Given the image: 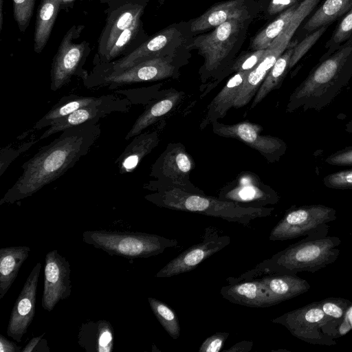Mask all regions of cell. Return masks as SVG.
<instances>
[{
    "instance_id": "cell-19",
    "label": "cell",
    "mask_w": 352,
    "mask_h": 352,
    "mask_svg": "<svg viewBox=\"0 0 352 352\" xmlns=\"http://www.w3.org/2000/svg\"><path fill=\"white\" fill-rule=\"evenodd\" d=\"M260 12L257 0H227L212 5L202 14L190 21L191 30L196 36L210 31L225 22L235 19H254Z\"/></svg>"
},
{
    "instance_id": "cell-3",
    "label": "cell",
    "mask_w": 352,
    "mask_h": 352,
    "mask_svg": "<svg viewBox=\"0 0 352 352\" xmlns=\"http://www.w3.org/2000/svg\"><path fill=\"white\" fill-rule=\"evenodd\" d=\"M253 18L235 19L194 36L192 48L204 58L199 69L203 98L222 80L245 41Z\"/></svg>"
},
{
    "instance_id": "cell-46",
    "label": "cell",
    "mask_w": 352,
    "mask_h": 352,
    "mask_svg": "<svg viewBox=\"0 0 352 352\" xmlns=\"http://www.w3.org/2000/svg\"><path fill=\"white\" fill-rule=\"evenodd\" d=\"M21 347L0 334V352H22Z\"/></svg>"
},
{
    "instance_id": "cell-29",
    "label": "cell",
    "mask_w": 352,
    "mask_h": 352,
    "mask_svg": "<svg viewBox=\"0 0 352 352\" xmlns=\"http://www.w3.org/2000/svg\"><path fill=\"white\" fill-rule=\"evenodd\" d=\"M98 97L71 94L64 96L41 119H39L25 136L30 132L50 127L57 121L70 115L76 110L97 100Z\"/></svg>"
},
{
    "instance_id": "cell-32",
    "label": "cell",
    "mask_w": 352,
    "mask_h": 352,
    "mask_svg": "<svg viewBox=\"0 0 352 352\" xmlns=\"http://www.w3.org/2000/svg\"><path fill=\"white\" fill-rule=\"evenodd\" d=\"M296 44V41H291L285 51L277 59L254 97L251 108H254L271 91L280 87L289 69V61Z\"/></svg>"
},
{
    "instance_id": "cell-42",
    "label": "cell",
    "mask_w": 352,
    "mask_h": 352,
    "mask_svg": "<svg viewBox=\"0 0 352 352\" xmlns=\"http://www.w3.org/2000/svg\"><path fill=\"white\" fill-rule=\"evenodd\" d=\"M229 333L226 332H217L206 338L199 349V352H219Z\"/></svg>"
},
{
    "instance_id": "cell-50",
    "label": "cell",
    "mask_w": 352,
    "mask_h": 352,
    "mask_svg": "<svg viewBox=\"0 0 352 352\" xmlns=\"http://www.w3.org/2000/svg\"><path fill=\"white\" fill-rule=\"evenodd\" d=\"M345 131L347 133H352V119L346 124Z\"/></svg>"
},
{
    "instance_id": "cell-51",
    "label": "cell",
    "mask_w": 352,
    "mask_h": 352,
    "mask_svg": "<svg viewBox=\"0 0 352 352\" xmlns=\"http://www.w3.org/2000/svg\"><path fill=\"white\" fill-rule=\"evenodd\" d=\"M166 0H157L159 6H162L164 5Z\"/></svg>"
},
{
    "instance_id": "cell-34",
    "label": "cell",
    "mask_w": 352,
    "mask_h": 352,
    "mask_svg": "<svg viewBox=\"0 0 352 352\" xmlns=\"http://www.w3.org/2000/svg\"><path fill=\"white\" fill-rule=\"evenodd\" d=\"M151 309L166 333L173 339L180 336V325L175 311L164 302L153 297H148Z\"/></svg>"
},
{
    "instance_id": "cell-47",
    "label": "cell",
    "mask_w": 352,
    "mask_h": 352,
    "mask_svg": "<svg viewBox=\"0 0 352 352\" xmlns=\"http://www.w3.org/2000/svg\"><path fill=\"white\" fill-rule=\"evenodd\" d=\"M253 345L252 341L243 340L237 342L228 349L223 350V351L229 352H249Z\"/></svg>"
},
{
    "instance_id": "cell-40",
    "label": "cell",
    "mask_w": 352,
    "mask_h": 352,
    "mask_svg": "<svg viewBox=\"0 0 352 352\" xmlns=\"http://www.w3.org/2000/svg\"><path fill=\"white\" fill-rule=\"evenodd\" d=\"M302 0H261L260 12L266 19L276 17L289 8L298 4Z\"/></svg>"
},
{
    "instance_id": "cell-22",
    "label": "cell",
    "mask_w": 352,
    "mask_h": 352,
    "mask_svg": "<svg viewBox=\"0 0 352 352\" xmlns=\"http://www.w3.org/2000/svg\"><path fill=\"white\" fill-rule=\"evenodd\" d=\"M223 298L232 303L253 308H265L277 305L258 278L228 283L221 288Z\"/></svg>"
},
{
    "instance_id": "cell-37",
    "label": "cell",
    "mask_w": 352,
    "mask_h": 352,
    "mask_svg": "<svg viewBox=\"0 0 352 352\" xmlns=\"http://www.w3.org/2000/svg\"><path fill=\"white\" fill-rule=\"evenodd\" d=\"M329 25L320 27L306 34L303 39L296 43L289 61V69H292L305 54L314 45L317 41L327 30Z\"/></svg>"
},
{
    "instance_id": "cell-5",
    "label": "cell",
    "mask_w": 352,
    "mask_h": 352,
    "mask_svg": "<svg viewBox=\"0 0 352 352\" xmlns=\"http://www.w3.org/2000/svg\"><path fill=\"white\" fill-rule=\"evenodd\" d=\"M194 36L190 21L172 23L149 36L131 53L108 63L95 65L87 76L118 72L154 58H168L187 65L193 50Z\"/></svg>"
},
{
    "instance_id": "cell-33",
    "label": "cell",
    "mask_w": 352,
    "mask_h": 352,
    "mask_svg": "<svg viewBox=\"0 0 352 352\" xmlns=\"http://www.w3.org/2000/svg\"><path fill=\"white\" fill-rule=\"evenodd\" d=\"M298 4L276 16L270 23L258 32L251 40L249 49L250 50L267 49L285 30Z\"/></svg>"
},
{
    "instance_id": "cell-30",
    "label": "cell",
    "mask_w": 352,
    "mask_h": 352,
    "mask_svg": "<svg viewBox=\"0 0 352 352\" xmlns=\"http://www.w3.org/2000/svg\"><path fill=\"white\" fill-rule=\"evenodd\" d=\"M62 8L61 0H41L37 10L34 35V50L40 54L44 50Z\"/></svg>"
},
{
    "instance_id": "cell-12",
    "label": "cell",
    "mask_w": 352,
    "mask_h": 352,
    "mask_svg": "<svg viewBox=\"0 0 352 352\" xmlns=\"http://www.w3.org/2000/svg\"><path fill=\"white\" fill-rule=\"evenodd\" d=\"M107 3L106 23L98 41L94 65L102 63L120 35L142 18L149 0H98Z\"/></svg>"
},
{
    "instance_id": "cell-41",
    "label": "cell",
    "mask_w": 352,
    "mask_h": 352,
    "mask_svg": "<svg viewBox=\"0 0 352 352\" xmlns=\"http://www.w3.org/2000/svg\"><path fill=\"white\" fill-rule=\"evenodd\" d=\"M324 185L336 190L352 189V169L330 173L323 178Z\"/></svg>"
},
{
    "instance_id": "cell-44",
    "label": "cell",
    "mask_w": 352,
    "mask_h": 352,
    "mask_svg": "<svg viewBox=\"0 0 352 352\" xmlns=\"http://www.w3.org/2000/svg\"><path fill=\"white\" fill-rule=\"evenodd\" d=\"M45 333L41 336L32 338L28 344L22 349V352L50 351L47 340L43 338Z\"/></svg>"
},
{
    "instance_id": "cell-15",
    "label": "cell",
    "mask_w": 352,
    "mask_h": 352,
    "mask_svg": "<svg viewBox=\"0 0 352 352\" xmlns=\"http://www.w3.org/2000/svg\"><path fill=\"white\" fill-rule=\"evenodd\" d=\"M230 243V236L221 235L217 228L208 227L199 243L189 247L170 260L155 276L169 278L192 271L202 261L226 248Z\"/></svg>"
},
{
    "instance_id": "cell-45",
    "label": "cell",
    "mask_w": 352,
    "mask_h": 352,
    "mask_svg": "<svg viewBox=\"0 0 352 352\" xmlns=\"http://www.w3.org/2000/svg\"><path fill=\"white\" fill-rule=\"evenodd\" d=\"M351 330H352V304L346 310L342 322L338 327V337L344 336Z\"/></svg>"
},
{
    "instance_id": "cell-43",
    "label": "cell",
    "mask_w": 352,
    "mask_h": 352,
    "mask_svg": "<svg viewBox=\"0 0 352 352\" xmlns=\"http://www.w3.org/2000/svg\"><path fill=\"white\" fill-rule=\"evenodd\" d=\"M324 162L332 166H352V146L333 153L324 160Z\"/></svg>"
},
{
    "instance_id": "cell-18",
    "label": "cell",
    "mask_w": 352,
    "mask_h": 352,
    "mask_svg": "<svg viewBox=\"0 0 352 352\" xmlns=\"http://www.w3.org/2000/svg\"><path fill=\"white\" fill-rule=\"evenodd\" d=\"M45 262L41 306L50 312L60 300L68 298L72 294L71 269L67 258L60 254L57 250L47 252Z\"/></svg>"
},
{
    "instance_id": "cell-49",
    "label": "cell",
    "mask_w": 352,
    "mask_h": 352,
    "mask_svg": "<svg viewBox=\"0 0 352 352\" xmlns=\"http://www.w3.org/2000/svg\"><path fill=\"white\" fill-rule=\"evenodd\" d=\"M3 1L4 0H0V32L2 30L3 28Z\"/></svg>"
},
{
    "instance_id": "cell-11",
    "label": "cell",
    "mask_w": 352,
    "mask_h": 352,
    "mask_svg": "<svg viewBox=\"0 0 352 352\" xmlns=\"http://www.w3.org/2000/svg\"><path fill=\"white\" fill-rule=\"evenodd\" d=\"M85 26L73 25L64 35L54 55L50 72V89L56 91L67 85L72 77L84 79L88 72L83 69L91 52L85 40L77 42Z\"/></svg>"
},
{
    "instance_id": "cell-26",
    "label": "cell",
    "mask_w": 352,
    "mask_h": 352,
    "mask_svg": "<svg viewBox=\"0 0 352 352\" xmlns=\"http://www.w3.org/2000/svg\"><path fill=\"white\" fill-rule=\"evenodd\" d=\"M77 342L87 352H111L114 346L113 328L106 320L87 321L79 328Z\"/></svg>"
},
{
    "instance_id": "cell-1",
    "label": "cell",
    "mask_w": 352,
    "mask_h": 352,
    "mask_svg": "<svg viewBox=\"0 0 352 352\" xmlns=\"http://www.w3.org/2000/svg\"><path fill=\"white\" fill-rule=\"evenodd\" d=\"M100 133V124L93 122L62 131L21 166V176L1 199L0 205L30 197L58 179L89 152Z\"/></svg>"
},
{
    "instance_id": "cell-28",
    "label": "cell",
    "mask_w": 352,
    "mask_h": 352,
    "mask_svg": "<svg viewBox=\"0 0 352 352\" xmlns=\"http://www.w3.org/2000/svg\"><path fill=\"white\" fill-rule=\"evenodd\" d=\"M30 251V248L25 245L0 249V300L4 297L14 282Z\"/></svg>"
},
{
    "instance_id": "cell-38",
    "label": "cell",
    "mask_w": 352,
    "mask_h": 352,
    "mask_svg": "<svg viewBox=\"0 0 352 352\" xmlns=\"http://www.w3.org/2000/svg\"><path fill=\"white\" fill-rule=\"evenodd\" d=\"M35 1L36 0H13L14 18L22 33L29 26Z\"/></svg>"
},
{
    "instance_id": "cell-13",
    "label": "cell",
    "mask_w": 352,
    "mask_h": 352,
    "mask_svg": "<svg viewBox=\"0 0 352 352\" xmlns=\"http://www.w3.org/2000/svg\"><path fill=\"white\" fill-rule=\"evenodd\" d=\"M336 219V210L322 204L291 208L272 230L269 239L285 241L305 236Z\"/></svg>"
},
{
    "instance_id": "cell-21",
    "label": "cell",
    "mask_w": 352,
    "mask_h": 352,
    "mask_svg": "<svg viewBox=\"0 0 352 352\" xmlns=\"http://www.w3.org/2000/svg\"><path fill=\"white\" fill-rule=\"evenodd\" d=\"M292 37L283 30L271 43L263 60L248 75L235 99L233 107L236 109L243 107L254 98L268 72L279 56L285 51Z\"/></svg>"
},
{
    "instance_id": "cell-2",
    "label": "cell",
    "mask_w": 352,
    "mask_h": 352,
    "mask_svg": "<svg viewBox=\"0 0 352 352\" xmlns=\"http://www.w3.org/2000/svg\"><path fill=\"white\" fill-rule=\"evenodd\" d=\"M351 78L352 36L333 53L320 58L290 95L286 111H320L332 102Z\"/></svg>"
},
{
    "instance_id": "cell-6",
    "label": "cell",
    "mask_w": 352,
    "mask_h": 352,
    "mask_svg": "<svg viewBox=\"0 0 352 352\" xmlns=\"http://www.w3.org/2000/svg\"><path fill=\"white\" fill-rule=\"evenodd\" d=\"M144 198L160 208L199 213L243 226H249L256 219L270 216L274 210L243 206L204 193L189 192L176 188H162Z\"/></svg>"
},
{
    "instance_id": "cell-24",
    "label": "cell",
    "mask_w": 352,
    "mask_h": 352,
    "mask_svg": "<svg viewBox=\"0 0 352 352\" xmlns=\"http://www.w3.org/2000/svg\"><path fill=\"white\" fill-rule=\"evenodd\" d=\"M165 124V121L162 120L155 130L141 133L134 137L115 161L120 174L132 173L143 158L158 145Z\"/></svg>"
},
{
    "instance_id": "cell-16",
    "label": "cell",
    "mask_w": 352,
    "mask_h": 352,
    "mask_svg": "<svg viewBox=\"0 0 352 352\" xmlns=\"http://www.w3.org/2000/svg\"><path fill=\"white\" fill-rule=\"evenodd\" d=\"M132 105V102L126 97L121 98L115 95L99 96L95 102L76 110L50 126L38 137V140L76 126L91 122L98 123L101 118L113 113L128 112Z\"/></svg>"
},
{
    "instance_id": "cell-39",
    "label": "cell",
    "mask_w": 352,
    "mask_h": 352,
    "mask_svg": "<svg viewBox=\"0 0 352 352\" xmlns=\"http://www.w3.org/2000/svg\"><path fill=\"white\" fill-rule=\"evenodd\" d=\"M39 142L38 138H32L30 141L18 146L16 148L6 146L0 151V176L7 170L10 164L23 152L28 150Z\"/></svg>"
},
{
    "instance_id": "cell-36",
    "label": "cell",
    "mask_w": 352,
    "mask_h": 352,
    "mask_svg": "<svg viewBox=\"0 0 352 352\" xmlns=\"http://www.w3.org/2000/svg\"><path fill=\"white\" fill-rule=\"evenodd\" d=\"M267 49L244 52L234 59L223 75L222 80L232 73L252 70L264 58Z\"/></svg>"
},
{
    "instance_id": "cell-10",
    "label": "cell",
    "mask_w": 352,
    "mask_h": 352,
    "mask_svg": "<svg viewBox=\"0 0 352 352\" xmlns=\"http://www.w3.org/2000/svg\"><path fill=\"white\" fill-rule=\"evenodd\" d=\"M186 65L168 58H154L142 61L124 70L96 77L82 79L84 85L89 89L108 87L113 89L131 84L178 78L180 69Z\"/></svg>"
},
{
    "instance_id": "cell-35",
    "label": "cell",
    "mask_w": 352,
    "mask_h": 352,
    "mask_svg": "<svg viewBox=\"0 0 352 352\" xmlns=\"http://www.w3.org/2000/svg\"><path fill=\"white\" fill-rule=\"evenodd\" d=\"M352 36V8L340 19L325 45L326 52L321 58L329 56Z\"/></svg>"
},
{
    "instance_id": "cell-9",
    "label": "cell",
    "mask_w": 352,
    "mask_h": 352,
    "mask_svg": "<svg viewBox=\"0 0 352 352\" xmlns=\"http://www.w3.org/2000/svg\"><path fill=\"white\" fill-rule=\"evenodd\" d=\"M272 322L285 327L295 337L311 344L333 345L338 337L341 321L322 310L320 302H311L273 319Z\"/></svg>"
},
{
    "instance_id": "cell-31",
    "label": "cell",
    "mask_w": 352,
    "mask_h": 352,
    "mask_svg": "<svg viewBox=\"0 0 352 352\" xmlns=\"http://www.w3.org/2000/svg\"><path fill=\"white\" fill-rule=\"evenodd\" d=\"M352 8V0H324L303 25L306 34L340 19Z\"/></svg>"
},
{
    "instance_id": "cell-14",
    "label": "cell",
    "mask_w": 352,
    "mask_h": 352,
    "mask_svg": "<svg viewBox=\"0 0 352 352\" xmlns=\"http://www.w3.org/2000/svg\"><path fill=\"white\" fill-rule=\"evenodd\" d=\"M211 126L212 132L217 135L245 143L261 154L269 163L278 162L287 148L282 139L262 134L263 127L256 123L244 121L229 124L217 120Z\"/></svg>"
},
{
    "instance_id": "cell-17",
    "label": "cell",
    "mask_w": 352,
    "mask_h": 352,
    "mask_svg": "<svg viewBox=\"0 0 352 352\" xmlns=\"http://www.w3.org/2000/svg\"><path fill=\"white\" fill-rule=\"evenodd\" d=\"M218 198L243 206L265 207L279 201L278 193L251 172H243L221 189Z\"/></svg>"
},
{
    "instance_id": "cell-25",
    "label": "cell",
    "mask_w": 352,
    "mask_h": 352,
    "mask_svg": "<svg viewBox=\"0 0 352 352\" xmlns=\"http://www.w3.org/2000/svg\"><path fill=\"white\" fill-rule=\"evenodd\" d=\"M250 71L239 72L234 74L218 94L207 106V110L199 127L204 129L214 121L223 118L228 111L234 107L236 98Z\"/></svg>"
},
{
    "instance_id": "cell-20",
    "label": "cell",
    "mask_w": 352,
    "mask_h": 352,
    "mask_svg": "<svg viewBox=\"0 0 352 352\" xmlns=\"http://www.w3.org/2000/svg\"><path fill=\"white\" fill-rule=\"evenodd\" d=\"M41 269V263L38 262L28 276L11 311L6 333L17 342L22 340L34 318Z\"/></svg>"
},
{
    "instance_id": "cell-8",
    "label": "cell",
    "mask_w": 352,
    "mask_h": 352,
    "mask_svg": "<svg viewBox=\"0 0 352 352\" xmlns=\"http://www.w3.org/2000/svg\"><path fill=\"white\" fill-rule=\"evenodd\" d=\"M195 166L191 155L181 142H170L151 166L150 177L155 179L144 185L152 191L165 188H176L184 191L204 194L190 181Z\"/></svg>"
},
{
    "instance_id": "cell-7",
    "label": "cell",
    "mask_w": 352,
    "mask_h": 352,
    "mask_svg": "<svg viewBox=\"0 0 352 352\" xmlns=\"http://www.w3.org/2000/svg\"><path fill=\"white\" fill-rule=\"evenodd\" d=\"M85 243L111 256L128 258H146L177 247L178 241L144 232L107 230H87L82 233Z\"/></svg>"
},
{
    "instance_id": "cell-23",
    "label": "cell",
    "mask_w": 352,
    "mask_h": 352,
    "mask_svg": "<svg viewBox=\"0 0 352 352\" xmlns=\"http://www.w3.org/2000/svg\"><path fill=\"white\" fill-rule=\"evenodd\" d=\"M184 95L183 91L174 89L162 91L158 97L147 104L126 133L124 140H128L134 138L148 126L162 120L165 116L177 107Z\"/></svg>"
},
{
    "instance_id": "cell-48",
    "label": "cell",
    "mask_w": 352,
    "mask_h": 352,
    "mask_svg": "<svg viewBox=\"0 0 352 352\" xmlns=\"http://www.w3.org/2000/svg\"><path fill=\"white\" fill-rule=\"evenodd\" d=\"M62 1V8L64 10L73 6L75 0H61Z\"/></svg>"
},
{
    "instance_id": "cell-4",
    "label": "cell",
    "mask_w": 352,
    "mask_h": 352,
    "mask_svg": "<svg viewBox=\"0 0 352 352\" xmlns=\"http://www.w3.org/2000/svg\"><path fill=\"white\" fill-rule=\"evenodd\" d=\"M341 241L336 236L303 240L290 245L239 277H229L228 283L251 280L269 274H295L318 271L333 263L339 255Z\"/></svg>"
},
{
    "instance_id": "cell-27",
    "label": "cell",
    "mask_w": 352,
    "mask_h": 352,
    "mask_svg": "<svg viewBox=\"0 0 352 352\" xmlns=\"http://www.w3.org/2000/svg\"><path fill=\"white\" fill-rule=\"evenodd\" d=\"M257 278L267 288L277 304L296 297L310 288L306 280L295 274L274 273Z\"/></svg>"
}]
</instances>
